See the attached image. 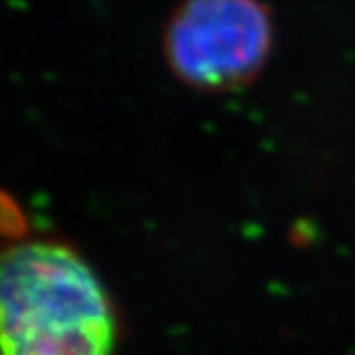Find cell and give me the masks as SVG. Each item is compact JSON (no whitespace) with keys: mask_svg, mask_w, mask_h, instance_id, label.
<instances>
[{"mask_svg":"<svg viewBox=\"0 0 355 355\" xmlns=\"http://www.w3.org/2000/svg\"><path fill=\"white\" fill-rule=\"evenodd\" d=\"M111 296L73 247L26 239L0 263L2 355H113Z\"/></svg>","mask_w":355,"mask_h":355,"instance_id":"cell-1","label":"cell"},{"mask_svg":"<svg viewBox=\"0 0 355 355\" xmlns=\"http://www.w3.org/2000/svg\"><path fill=\"white\" fill-rule=\"evenodd\" d=\"M270 46L272 22L263 0H180L162 30L170 71L205 93L249 85L265 67Z\"/></svg>","mask_w":355,"mask_h":355,"instance_id":"cell-2","label":"cell"}]
</instances>
